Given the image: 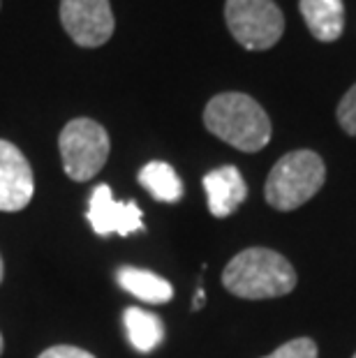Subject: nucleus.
<instances>
[{
  "label": "nucleus",
  "instance_id": "obj_1",
  "mask_svg": "<svg viewBox=\"0 0 356 358\" xmlns=\"http://www.w3.org/2000/svg\"><path fill=\"white\" fill-rule=\"evenodd\" d=\"M222 285L245 301L287 296L297 287V271L287 259L266 248H248L225 266Z\"/></svg>",
  "mask_w": 356,
  "mask_h": 358
},
{
  "label": "nucleus",
  "instance_id": "obj_2",
  "mask_svg": "<svg viewBox=\"0 0 356 358\" xmlns=\"http://www.w3.org/2000/svg\"><path fill=\"white\" fill-rule=\"evenodd\" d=\"M204 125L229 146L257 153L271 141V120L245 93H220L204 109Z\"/></svg>",
  "mask_w": 356,
  "mask_h": 358
},
{
  "label": "nucleus",
  "instance_id": "obj_3",
  "mask_svg": "<svg viewBox=\"0 0 356 358\" xmlns=\"http://www.w3.org/2000/svg\"><path fill=\"white\" fill-rule=\"evenodd\" d=\"M327 180V166L313 150H294L283 155L271 169L264 187L269 206L276 210H297L320 192Z\"/></svg>",
  "mask_w": 356,
  "mask_h": 358
},
{
  "label": "nucleus",
  "instance_id": "obj_4",
  "mask_svg": "<svg viewBox=\"0 0 356 358\" xmlns=\"http://www.w3.org/2000/svg\"><path fill=\"white\" fill-rule=\"evenodd\" d=\"M58 148L67 176L77 182H86L97 176L107 164L111 141L107 129L97 120L74 118L60 132Z\"/></svg>",
  "mask_w": 356,
  "mask_h": 358
},
{
  "label": "nucleus",
  "instance_id": "obj_5",
  "mask_svg": "<svg viewBox=\"0 0 356 358\" xmlns=\"http://www.w3.org/2000/svg\"><path fill=\"white\" fill-rule=\"evenodd\" d=\"M225 19L243 49L266 51L283 37L285 17L273 0H227Z\"/></svg>",
  "mask_w": 356,
  "mask_h": 358
},
{
  "label": "nucleus",
  "instance_id": "obj_6",
  "mask_svg": "<svg viewBox=\"0 0 356 358\" xmlns=\"http://www.w3.org/2000/svg\"><path fill=\"white\" fill-rule=\"evenodd\" d=\"M60 24L72 42L86 49L102 47L116 28L109 0H60Z\"/></svg>",
  "mask_w": 356,
  "mask_h": 358
},
{
  "label": "nucleus",
  "instance_id": "obj_7",
  "mask_svg": "<svg viewBox=\"0 0 356 358\" xmlns=\"http://www.w3.org/2000/svg\"><path fill=\"white\" fill-rule=\"evenodd\" d=\"M97 236H130L143 229V215L137 201H116L109 185H95L86 213Z\"/></svg>",
  "mask_w": 356,
  "mask_h": 358
},
{
  "label": "nucleus",
  "instance_id": "obj_8",
  "mask_svg": "<svg viewBox=\"0 0 356 358\" xmlns=\"http://www.w3.org/2000/svg\"><path fill=\"white\" fill-rule=\"evenodd\" d=\"M35 194V176L26 155L14 143L0 139V210H24Z\"/></svg>",
  "mask_w": 356,
  "mask_h": 358
},
{
  "label": "nucleus",
  "instance_id": "obj_9",
  "mask_svg": "<svg viewBox=\"0 0 356 358\" xmlns=\"http://www.w3.org/2000/svg\"><path fill=\"white\" fill-rule=\"evenodd\" d=\"M201 182H204V189H206L208 210L213 213L215 217L232 215L248 196V185L243 176H241V171L232 164L208 171Z\"/></svg>",
  "mask_w": 356,
  "mask_h": 358
},
{
  "label": "nucleus",
  "instance_id": "obj_10",
  "mask_svg": "<svg viewBox=\"0 0 356 358\" xmlns=\"http://www.w3.org/2000/svg\"><path fill=\"white\" fill-rule=\"evenodd\" d=\"M299 10L308 30L320 42H336L345 28L343 0H301Z\"/></svg>",
  "mask_w": 356,
  "mask_h": 358
},
{
  "label": "nucleus",
  "instance_id": "obj_11",
  "mask_svg": "<svg viewBox=\"0 0 356 358\" xmlns=\"http://www.w3.org/2000/svg\"><path fill=\"white\" fill-rule=\"evenodd\" d=\"M116 282L132 294L134 299L143 303H153V306H162L173 299V287L169 280L160 278L153 271L134 268V266H120L116 271Z\"/></svg>",
  "mask_w": 356,
  "mask_h": 358
},
{
  "label": "nucleus",
  "instance_id": "obj_12",
  "mask_svg": "<svg viewBox=\"0 0 356 358\" xmlns=\"http://www.w3.org/2000/svg\"><path fill=\"white\" fill-rule=\"evenodd\" d=\"M123 324L130 345L139 354H150L162 345L164 340V324L153 312L143 308H127L123 312Z\"/></svg>",
  "mask_w": 356,
  "mask_h": 358
},
{
  "label": "nucleus",
  "instance_id": "obj_13",
  "mask_svg": "<svg viewBox=\"0 0 356 358\" xmlns=\"http://www.w3.org/2000/svg\"><path fill=\"white\" fill-rule=\"evenodd\" d=\"M141 187H146L155 201L162 203H176L183 196V180L173 171L171 164L162 162V159H153L139 171Z\"/></svg>",
  "mask_w": 356,
  "mask_h": 358
},
{
  "label": "nucleus",
  "instance_id": "obj_14",
  "mask_svg": "<svg viewBox=\"0 0 356 358\" xmlns=\"http://www.w3.org/2000/svg\"><path fill=\"white\" fill-rule=\"evenodd\" d=\"M317 345L310 338H297L285 342L283 347H278L273 354L264 358H317Z\"/></svg>",
  "mask_w": 356,
  "mask_h": 358
},
{
  "label": "nucleus",
  "instance_id": "obj_15",
  "mask_svg": "<svg viewBox=\"0 0 356 358\" xmlns=\"http://www.w3.org/2000/svg\"><path fill=\"white\" fill-rule=\"evenodd\" d=\"M338 123L347 134L356 136V83L347 90L338 104Z\"/></svg>",
  "mask_w": 356,
  "mask_h": 358
},
{
  "label": "nucleus",
  "instance_id": "obj_16",
  "mask_svg": "<svg viewBox=\"0 0 356 358\" xmlns=\"http://www.w3.org/2000/svg\"><path fill=\"white\" fill-rule=\"evenodd\" d=\"M37 358H95L86 349H79V347H72V345H56V347H49L47 352H42Z\"/></svg>",
  "mask_w": 356,
  "mask_h": 358
},
{
  "label": "nucleus",
  "instance_id": "obj_17",
  "mask_svg": "<svg viewBox=\"0 0 356 358\" xmlns=\"http://www.w3.org/2000/svg\"><path fill=\"white\" fill-rule=\"evenodd\" d=\"M204 306V289H197L194 294V303H192V310H199Z\"/></svg>",
  "mask_w": 356,
  "mask_h": 358
},
{
  "label": "nucleus",
  "instance_id": "obj_18",
  "mask_svg": "<svg viewBox=\"0 0 356 358\" xmlns=\"http://www.w3.org/2000/svg\"><path fill=\"white\" fill-rule=\"evenodd\" d=\"M3 273H5L3 271V257H0V282H3Z\"/></svg>",
  "mask_w": 356,
  "mask_h": 358
},
{
  "label": "nucleus",
  "instance_id": "obj_19",
  "mask_svg": "<svg viewBox=\"0 0 356 358\" xmlns=\"http://www.w3.org/2000/svg\"><path fill=\"white\" fill-rule=\"evenodd\" d=\"M3 349H5V342H3V333H0V354H3Z\"/></svg>",
  "mask_w": 356,
  "mask_h": 358
},
{
  "label": "nucleus",
  "instance_id": "obj_20",
  "mask_svg": "<svg viewBox=\"0 0 356 358\" xmlns=\"http://www.w3.org/2000/svg\"><path fill=\"white\" fill-rule=\"evenodd\" d=\"M354 358H356V354H354Z\"/></svg>",
  "mask_w": 356,
  "mask_h": 358
}]
</instances>
